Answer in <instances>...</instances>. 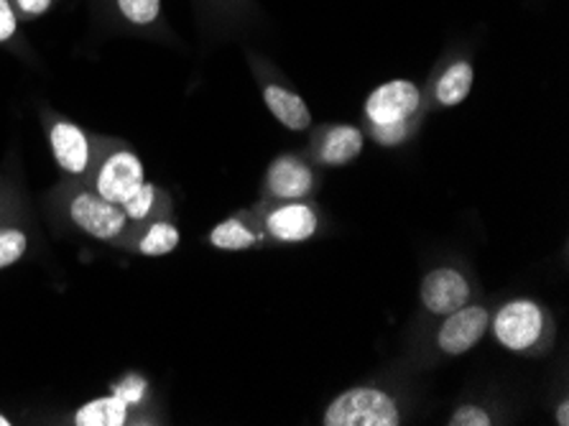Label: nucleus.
<instances>
[{
	"instance_id": "f257e3e1",
	"label": "nucleus",
	"mask_w": 569,
	"mask_h": 426,
	"mask_svg": "<svg viewBox=\"0 0 569 426\" xmlns=\"http://www.w3.org/2000/svg\"><path fill=\"white\" fill-rule=\"evenodd\" d=\"M49 205L59 222H64L67 228L84 235V238L106 242V246L118 240L131 225L126 212L120 210V205L108 202L106 197L94 192L88 181L80 179L59 181L51 189Z\"/></svg>"
},
{
	"instance_id": "f03ea898",
	"label": "nucleus",
	"mask_w": 569,
	"mask_h": 426,
	"mask_svg": "<svg viewBox=\"0 0 569 426\" xmlns=\"http://www.w3.org/2000/svg\"><path fill=\"white\" fill-rule=\"evenodd\" d=\"M94 159L88 174V185L106 197L108 202L123 205L138 187L146 181V167L141 156L136 153L131 143L116 136L92 133Z\"/></svg>"
},
{
	"instance_id": "7ed1b4c3",
	"label": "nucleus",
	"mask_w": 569,
	"mask_h": 426,
	"mask_svg": "<svg viewBox=\"0 0 569 426\" xmlns=\"http://www.w3.org/2000/svg\"><path fill=\"white\" fill-rule=\"evenodd\" d=\"M496 343L508 353L537 355L555 340V321L549 311L533 299H508L490 315V329Z\"/></svg>"
},
{
	"instance_id": "20e7f679",
	"label": "nucleus",
	"mask_w": 569,
	"mask_h": 426,
	"mask_svg": "<svg viewBox=\"0 0 569 426\" xmlns=\"http://www.w3.org/2000/svg\"><path fill=\"white\" fill-rule=\"evenodd\" d=\"M37 225L19 174L0 171V271L31 254Z\"/></svg>"
},
{
	"instance_id": "39448f33",
	"label": "nucleus",
	"mask_w": 569,
	"mask_h": 426,
	"mask_svg": "<svg viewBox=\"0 0 569 426\" xmlns=\"http://www.w3.org/2000/svg\"><path fill=\"white\" fill-rule=\"evenodd\" d=\"M325 426H401L403 408L391 390L352 386L332 398L322 414Z\"/></svg>"
},
{
	"instance_id": "423d86ee",
	"label": "nucleus",
	"mask_w": 569,
	"mask_h": 426,
	"mask_svg": "<svg viewBox=\"0 0 569 426\" xmlns=\"http://www.w3.org/2000/svg\"><path fill=\"white\" fill-rule=\"evenodd\" d=\"M41 123L47 128L49 149L54 156L57 169L62 171V179H88L94 159V141L90 130L59 116L51 108L41 110Z\"/></svg>"
},
{
	"instance_id": "0eeeda50",
	"label": "nucleus",
	"mask_w": 569,
	"mask_h": 426,
	"mask_svg": "<svg viewBox=\"0 0 569 426\" xmlns=\"http://www.w3.org/2000/svg\"><path fill=\"white\" fill-rule=\"evenodd\" d=\"M261 222L266 238L273 242H307L322 228V215H319L312 199H261L253 207Z\"/></svg>"
},
{
	"instance_id": "6e6552de",
	"label": "nucleus",
	"mask_w": 569,
	"mask_h": 426,
	"mask_svg": "<svg viewBox=\"0 0 569 426\" xmlns=\"http://www.w3.org/2000/svg\"><path fill=\"white\" fill-rule=\"evenodd\" d=\"M248 62H251L258 87H261V98L271 116L287 130H295V133H305V130L312 128V110H309L305 98L295 87L283 82L279 69L258 55H248Z\"/></svg>"
},
{
	"instance_id": "1a4fd4ad",
	"label": "nucleus",
	"mask_w": 569,
	"mask_h": 426,
	"mask_svg": "<svg viewBox=\"0 0 569 426\" xmlns=\"http://www.w3.org/2000/svg\"><path fill=\"white\" fill-rule=\"evenodd\" d=\"M427 112L425 90L413 80H388L368 92L363 102L366 126H391L401 120L421 118Z\"/></svg>"
},
{
	"instance_id": "9d476101",
	"label": "nucleus",
	"mask_w": 569,
	"mask_h": 426,
	"mask_svg": "<svg viewBox=\"0 0 569 426\" xmlns=\"http://www.w3.org/2000/svg\"><path fill=\"white\" fill-rule=\"evenodd\" d=\"M490 311L486 304H465V307L450 311L439 321L435 333V345L439 355L445 358H460V355H468L470 350L482 343V337L488 335L490 329Z\"/></svg>"
},
{
	"instance_id": "9b49d317",
	"label": "nucleus",
	"mask_w": 569,
	"mask_h": 426,
	"mask_svg": "<svg viewBox=\"0 0 569 426\" xmlns=\"http://www.w3.org/2000/svg\"><path fill=\"white\" fill-rule=\"evenodd\" d=\"M421 309L429 317L442 319L450 311L465 307L472 301V284L465 271L455 266H437L421 278L419 289Z\"/></svg>"
},
{
	"instance_id": "f8f14e48",
	"label": "nucleus",
	"mask_w": 569,
	"mask_h": 426,
	"mask_svg": "<svg viewBox=\"0 0 569 426\" xmlns=\"http://www.w3.org/2000/svg\"><path fill=\"white\" fill-rule=\"evenodd\" d=\"M317 189V174L312 161L295 151L279 153L263 174L266 199H309Z\"/></svg>"
},
{
	"instance_id": "ddd939ff",
	"label": "nucleus",
	"mask_w": 569,
	"mask_h": 426,
	"mask_svg": "<svg viewBox=\"0 0 569 426\" xmlns=\"http://www.w3.org/2000/svg\"><path fill=\"white\" fill-rule=\"evenodd\" d=\"M476 85V65L468 55H450L429 77V87L425 92V106L429 110L455 108L468 100Z\"/></svg>"
},
{
	"instance_id": "4468645a",
	"label": "nucleus",
	"mask_w": 569,
	"mask_h": 426,
	"mask_svg": "<svg viewBox=\"0 0 569 426\" xmlns=\"http://www.w3.org/2000/svg\"><path fill=\"white\" fill-rule=\"evenodd\" d=\"M98 13L110 29L136 33V37H159L167 29L161 0H94Z\"/></svg>"
},
{
	"instance_id": "2eb2a0df",
	"label": "nucleus",
	"mask_w": 569,
	"mask_h": 426,
	"mask_svg": "<svg viewBox=\"0 0 569 426\" xmlns=\"http://www.w3.org/2000/svg\"><path fill=\"white\" fill-rule=\"evenodd\" d=\"M366 146V130L350 123H332L322 126L315 133V141L309 146L312 161L319 167L338 169L348 167V164L358 161Z\"/></svg>"
},
{
	"instance_id": "dca6fc26",
	"label": "nucleus",
	"mask_w": 569,
	"mask_h": 426,
	"mask_svg": "<svg viewBox=\"0 0 569 426\" xmlns=\"http://www.w3.org/2000/svg\"><path fill=\"white\" fill-rule=\"evenodd\" d=\"M179 240H182V235H179L174 220L171 217H161V220L131 222L118 240L110 242V248L126 250L131 256L159 258L177 250Z\"/></svg>"
},
{
	"instance_id": "f3484780",
	"label": "nucleus",
	"mask_w": 569,
	"mask_h": 426,
	"mask_svg": "<svg viewBox=\"0 0 569 426\" xmlns=\"http://www.w3.org/2000/svg\"><path fill=\"white\" fill-rule=\"evenodd\" d=\"M207 242L218 250H230V254H238V250H256L269 242L266 232L258 222V217L253 210L246 212H236L226 217V220L214 225L207 235Z\"/></svg>"
},
{
	"instance_id": "a211bd4d",
	"label": "nucleus",
	"mask_w": 569,
	"mask_h": 426,
	"mask_svg": "<svg viewBox=\"0 0 569 426\" xmlns=\"http://www.w3.org/2000/svg\"><path fill=\"white\" fill-rule=\"evenodd\" d=\"M74 426H128V424H146L143 416L136 408L128 406L123 398L116 394L98 396L80 406L72 416Z\"/></svg>"
},
{
	"instance_id": "6ab92c4d",
	"label": "nucleus",
	"mask_w": 569,
	"mask_h": 426,
	"mask_svg": "<svg viewBox=\"0 0 569 426\" xmlns=\"http://www.w3.org/2000/svg\"><path fill=\"white\" fill-rule=\"evenodd\" d=\"M204 31L230 33L253 19V0H194Z\"/></svg>"
},
{
	"instance_id": "aec40b11",
	"label": "nucleus",
	"mask_w": 569,
	"mask_h": 426,
	"mask_svg": "<svg viewBox=\"0 0 569 426\" xmlns=\"http://www.w3.org/2000/svg\"><path fill=\"white\" fill-rule=\"evenodd\" d=\"M120 210L126 212L128 222H149L174 215V202H171V195L167 189H161L159 185L146 179L143 185L120 205Z\"/></svg>"
},
{
	"instance_id": "412c9836",
	"label": "nucleus",
	"mask_w": 569,
	"mask_h": 426,
	"mask_svg": "<svg viewBox=\"0 0 569 426\" xmlns=\"http://www.w3.org/2000/svg\"><path fill=\"white\" fill-rule=\"evenodd\" d=\"M421 118H411V120H401V123H391V126H368L370 141L383 146V149H396V146L407 143L413 138V133L419 130Z\"/></svg>"
},
{
	"instance_id": "4be33fe9",
	"label": "nucleus",
	"mask_w": 569,
	"mask_h": 426,
	"mask_svg": "<svg viewBox=\"0 0 569 426\" xmlns=\"http://www.w3.org/2000/svg\"><path fill=\"white\" fill-rule=\"evenodd\" d=\"M110 394L120 396L128 406L136 408V412L141 414L146 404H149V380H146L143 376H136V373H131V376L120 378L118 384L110 388Z\"/></svg>"
},
{
	"instance_id": "5701e85b",
	"label": "nucleus",
	"mask_w": 569,
	"mask_h": 426,
	"mask_svg": "<svg viewBox=\"0 0 569 426\" xmlns=\"http://www.w3.org/2000/svg\"><path fill=\"white\" fill-rule=\"evenodd\" d=\"M0 47L26 51V41L21 37V21L13 13L8 0H0Z\"/></svg>"
},
{
	"instance_id": "b1692460",
	"label": "nucleus",
	"mask_w": 569,
	"mask_h": 426,
	"mask_svg": "<svg viewBox=\"0 0 569 426\" xmlns=\"http://www.w3.org/2000/svg\"><path fill=\"white\" fill-rule=\"evenodd\" d=\"M447 424L450 426H493L496 414L482 404H462L450 414Z\"/></svg>"
},
{
	"instance_id": "393cba45",
	"label": "nucleus",
	"mask_w": 569,
	"mask_h": 426,
	"mask_svg": "<svg viewBox=\"0 0 569 426\" xmlns=\"http://www.w3.org/2000/svg\"><path fill=\"white\" fill-rule=\"evenodd\" d=\"M13 8V13L19 16V21H37L41 16H47L59 0H8Z\"/></svg>"
},
{
	"instance_id": "a878e982",
	"label": "nucleus",
	"mask_w": 569,
	"mask_h": 426,
	"mask_svg": "<svg viewBox=\"0 0 569 426\" xmlns=\"http://www.w3.org/2000/svg\"><path fill=\"white\" fill-rule=\"evenodd\" d=\"M555 422L559 424V426H569V402H567V396L562 398V402L557 404V412H555Z\"/></svg>"
},
{
	"instance_id": "bb28decb",
	"label": "nucleus",
	"mask_w": 569,
	"mask_h": 426,
	"mask_svg": "<svg viewBox=\"0 0 569 426\" xmlns=\"http://www.w3.org/2000/svg\"><path fill=\"white\" fill-rule=\"evenodd\" d=\"M13 422L11 419H8V416L6 414H0V426H11Z\"/></svg>"
}]
</instances>
